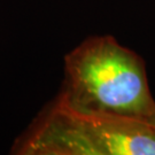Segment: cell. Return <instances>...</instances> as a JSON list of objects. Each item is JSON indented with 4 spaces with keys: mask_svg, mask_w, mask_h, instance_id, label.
Segmentation results:
<instances>
[{
    "mask_svg": "<svg viewBox=\"0 0 155 155\" xmlns=\"http://www.w3.org/2000/svg\"><path fill=\"white\" fill-rule=\"evenodd\" d=\"M81 110L150 122L155 116L146 67L111 36L85 39L64 58V79L56 95Z\"/></svg>",
    "mask_w": 155,
    "mask_h": 155,
    "instance_id": "6da1fadb",
    "label": "cell"
},
{
    "mask_svg": "<svg viewBox=\"0 0 155 155\" xmlns=\"http://www.w3.org/2000/svg\"><path fill=\"white\" fill-rule=\"evenodd\" d=\"M15 155H155L150 123L81 110L54 98L15 140Z\"/></svg>",
    "mask_w": 155,
    "mask_h": 155,
    "instance_id": "7a4b0ae2",
    "label": "cell"
},
{
    "mask_svg": "<svg viewBox=\"0 0 155 155\" xmlns=\"http://www.w3.org/2000/svg\"><path fill=\"white\" fill-rule=\"evenodd\" d=\"M148 123H150V127H152V130H153V133H154V136H155V116L152 117Z\"/></svg>",
    "mask_w": 155,
    "mask_h": 155,
    "instance_id": "3957f363",
    "label": "cell"
}]
</instances>
